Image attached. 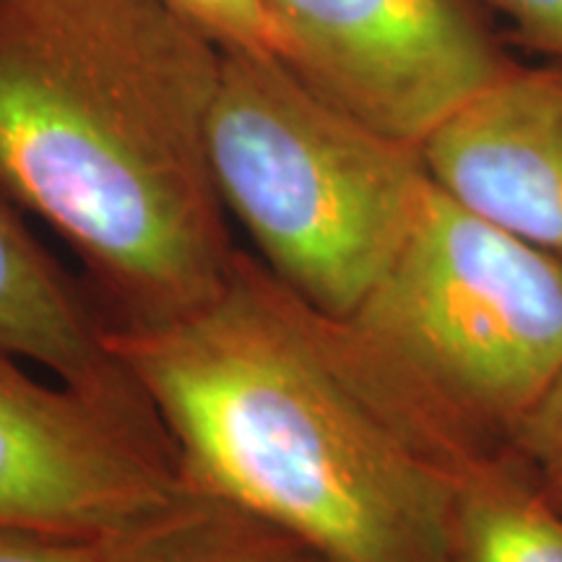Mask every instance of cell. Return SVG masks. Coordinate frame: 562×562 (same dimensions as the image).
Returning a JSON list of instances; mask_svg holds the SVG:
<instances>
[{
    "label": "cell",
    "mask_w": 562,
    "mask_h": 562,
    "mask_svg": "<svg viewBox=\"0 0 562 562\" xmlns=\"http://www.w3.org/2000/svg\"><path fill=\"white\" fill-rule=\"evenodd\" d=\"M182 482L284 526L331 562H448L463 474L487 448L349 318L237 248L214 300L112 331Z\"/></svg>",
    "instance_id": "6da1fadb"
},
{
    "label": "cell",
    "mask_w": 562,
    "mask_h": 562,
    "mask_svg": "<svg viewBox=\"0 0 562 562\" xmlns=\"http://www.w3.org/2000/svg\"><path fill=\"white\" fill-rule=\"evenodd\" d=\"M220 74L167 0H0V191L76 252L108 334L186 318L229 277Z\"/></svg>",
    "instance_id": "7a4b0ae2"
},
{
    "label": "cell",
    "mask_w": 562,
    "mask_h": 562,
    "mask_svg": "<svg viewBox=\"0 0 562 562\" xmlns=\"http://www.w3.org/2000/svg\"><path fill=\"white\" fill-rule=\"evenodd\" d=\"M209 159L261 263L336 318L389 271L430 186L417 146L323 102L271 53L222 50Z\"/></svg>",
    "instance_id": "3957f363"
},
{
    "label": "cell",
    "mask_w": 562,
    "mask_h": 562,
    "mask_svg": "<svg viewBox=\"0 0 562 562\" xmlns=\"http://www.w3.org/2000/svg\"><path fill=\"white\" fill-rule=\"evenodd\" d=\"M349 321L463 432L510 448L562 370V263L430 180L409 237Z\"/></svg>",
    "instance_id": "277c9868"
},
{
    "label": "cell",
    "mask_w": 562,
    "mask_h": 562,
    "mask_svg": "<svg viewBox=\"0 0 562 562\" xmlns=\"http://www.w3.org/2000/svg\"><path fill=\"white\" fill-rule=\"evenodd\" d=\"M271 55L331 108L422 146L516 58L474 0H263Z\"/></svg>",
    "instance_id": "5b68a950"
},
{
    "label": "cell",
    "mask_w": 562,
    "mask_h": 562,
    "mask_svg": "<svg viewBox=\"0 0 562 562\" xmlns=\"http://www.w3.org/2000/svg\"><path fill=\"white\" fill-rule=\"evenodd\" d=\"M188 492L165 432L0 355V524L108 537Z\"/></svg>",
    "instance_id": "8992f818"
},
{
    "label": "cell",
    "mask_w": 562,
    "mask_h": 562,
    "mask_svg": "<svg viewBox=\"0 0 562 562\" xmlns=\"http://www.w3.org/2000/svg\"><path fill=\"white\" fill-rule=\"evenodd\" d=\"M419 154L442 193L562 263V60H516Z\"/></svg>",
    "instance_id": "52a82bcc"
},
{
    "label": "cell",
    "mask_w": 562,
    "mask_h": 562,
    "mask_svg": "<svg viewBox=\"0 0 562 562\" xmlns=\"http://www.w3.org/2000/svg\"><path fill=\"white\" fill-rule=\"evenodd\" d=\"M0 355L37 362L58 383L165 432L131 370L110 349L94 300L81 279L32 235L0 191ZM167 435V432H165Z\"/></svg>",
    "instance_id": "ba28073f"
},
{
    "label": "cell",
    "mask_w": 562,
    "mask_h": 562,
    "mask_svg": "<svg viewBox=\"0 0 562 562\" xmlns=\"http://www.w3.org/2000/svg\"><path fill=\"white\" fill-rule=\"evenodd\" d=\"M448 562H562V510L513 448L482 456L463 474Z\"/></svg>",
    "instance_id": "9c48e42d"
},
{
    "label": "cell",
    "mask_w": 562,
    "mask_h": 562,
    "mask_svg": "<svg viewBox=\"0 0 562 562\" xmlns=\"http://www.w3.org/2000/svg\"><path fill=\"white\" fill-rule=\"evenodd\" d=\"M115 562H331L311 542L220 497L188 492L128 537Z\"/></svg>",
    "instance_id": "30bf717a"
},
{
    "label": "cell",
    "mask_w": 562,
    "mask_h": 562,
    "mask_svg": "<svg viewBox=\"0 0 562 562\" xmlns=\"http://www.w3.org/2000/svg\"><path fill=\"white\" fill-rule=\"evenodd\" d=\"M133 531L91 537L0 524V562H115Z\"/></svg>",
    "instance_id": "8fae6325"
},
{
    "label": "cell",
    "mask_w": 562,
    "mask_h": 562,
    "mask_svg": "<svg viewBox=\"0 0 562 562\" xmlns=\"http://www.w3.org/2000/svg\"><path fill=\"white\" fill-rule=\"evenodd\" d=\"M510 448L537 476L544 495L562 510V370L533 406Z\"/></svg>",
    "instance_id": "7c38bea8"
},
{
    "label": "cell",
    "mask_w": 562,
    "mask_h": 562,
    "mask_svg": "<svg viewBox=\"0 0 562 562\" xmlns=\"http://www.w3.org/2000/svg\"><path fill=\"white\" fill-rule=\"evenodd\" d=\"M222 50L271 53L263 0H167Z\"/></svg>",
    "instance_id": "4fadbf2b"
},
{
    "label": "cell",
    "mask_w": 562,
    "mask_h": 562,
    "mask_svg": "<svg viewBox=\"0 0 562 562\" xmlns=\"http://www.w3.org/2000/svg\"><path fill=\"white\" fill-rule=\"evenodd\" d=\"M510 24L513 42L544 60H562V0H474Z\"/></svg>",
    "instance_id": "5bb4252c"
}]
</instances>
